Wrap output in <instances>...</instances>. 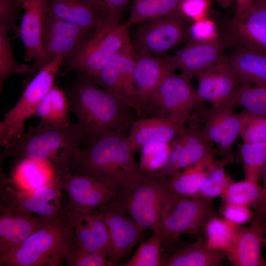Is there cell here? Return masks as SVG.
<instances>
[{
    "mask_svg": "<svg viewBox=\"0 0 266 266\" xmlns=\"http://www.w3.org/2000/svg\"><path fill=\"white\" fill-rule=\"evenodd\" d=\"M126 132H107L89 142L62 150L52 162L57 170L90 175L116 193L124 179L139 168Z\"/></svg>",
    "mask_w": 266,
    "mask_h": 266,
    "instance_id": "1",
    "label": "cell"
},
{
    "mask_svg": "<svg viewBox=\"0 0 266 266\" xmlns=\"http://www.w3.org/2000/svg\"><path fill=\"white\" fill-rule=\"evenodd\" d=\"M65 93L69 109L89 142L108 132H126L137 119L130 106L100 88L91 77L81 74Z\"/></svg>",
    "mask_w": 266,
    "mask_h": 266,
    "instance_id": "2",
    "label": "cell"
},
{
    "mask_svg": "<svg viewBox=\"0 0 266 266\" xmlns=\"http://www.w3.org/2000/svg\"><path fill=\"white\" fill-rule=\"evenodd\" d=\"M67 204L59 216L0 257V266H59L73 241Z\"/></svg>",
    "mask_w": 266,
    "mask_h": 266,
    "instance_id": "3",
    "label": "cell"
},
{
    "mask_svg": "<svg viewBox=\"0 0 266 266\" xmlns=\"http://www.w3.org/2000/svg\"><path fill=\"white\" fill-rule=\"evenodd\" d=\"M167 178L139 168L128 175L116 191V200L129 216L152 233L160 230L163 208L172 194Z\"/></svg>",
    "mask_w": 266,
    "mask_h": 266,
    "instance_id": "4",
    "label": "cell"
},
{
    "mask_svg": "<svg viewBox=\"0 0 266 266\" xmlns=\"http://www.w3.org/2000/svg\"><path fill=\"white\" fill-rule=\"evenodd\" d=\"M87 141L77 123L61 127L40 121L30 127L20 137L7 142L0 154V163L8 156L20 157L34 162L51 163L65 149L79 146Z\"/></svg>",
    "mask_w": 266,
    "mask_h": 266,
    "instance_id": "5",
    "label": "cell"
},
{
    "mask_svg": "<svg viewBox=\"0 0 266 266\" xmlns=\"http://www.w3.org/2000/svg\"><path fill=\"white\" fill-rule=\"evenodd\" d=\"M125 22L106 20L95 29L77 52L67 59V70L94 78L114 55L131 44Z\"/></svg>",
    "mask_w": 266,
    "mask_h": 266,
    "instance_id": "6",
    "label": "cell"
},
{
    "mask_svg": "<svg viewBox=\"0 0 266 266\" xmlns=\"http://www.w3.org/2000/svg\"><path fill=\"white\" fill-rule=\"evenodd\" d=\"M212 200L172 193L161 215L160 231L163 245L177 243L184 234L202 233L208 222L216 215Z\"/></svg>",
    "mask_w": 266,
    "mask_h": 266,
    "instance_id": "7",
    "label": "cell"
},
{
    "mask_svg": "<svg viewBox=\"0 0 266 266\" xmlns=\"http://www.w3.org/2000/svg\"><path fill=\"white\" fill-rule=\"evenodd\" d=\"M65 57L59 56L41 68L25 86L16 104L5 114L0 122V145L20 137L25 132L26 120L33 116L42 100L54 85Z\"/></svg>",
    "mask_w": 266,
    "mask_h": 266,
    "instance_id": "8",
    "label": "cell"
},
{
    "mask_svg": "<svg viewBox=\"0 0 266 266\" xmlns=\"http://www.w3.org/2000/svg\"><path fill=\"white\" fill-rule=\"evenodd\" d=\"M203 106L191 79L182 73L173 72L164 80L156 92L148 107V115L186 123Z\"/></svg>",
    "mask_w": 266,
    "mask_h": 266,
    "instance_id": "9",
    "label": "cell"
},
{
    "mask_svg": "<svg viewBox=\"0 0 266 266\" xmlns=\"http://www.w3.org/2000/svg\"><path fill=\"white\" fill-rule=\"evenodd\" d=\"M92 31L48 15L41 53L30 66V71L23 81V86L56 57L62 56L67 60L73 56L91 35Z\"/></svg>",
    "mask_w": 266,
    "mask_h": 266,
    "instance_id": "10",
    "label": "cell"
},
{
    "mask_svg": "<svg viewBox=\"0 0 266 266\" xmlns=\"http://www.w3.org/2000/svg\"><path fill=\"white\" fill-rule=\"evenodd\" d=\"M187 21L176 13L144 22L131 42L134 52H149L160 57L179 44L189 41Z\"/></svg>",
    "mask_w": 266,
    "mask_h": 266,
    "instance_id": "11",
    "label": "cell"
},
{
    "mask_svg": "<svg viewBox=\"0 0 266 266\" xmlns=\"http://www.w3.org/2000/svg\"><path fill=\"white\" fill-rule=\"evenodd\" d=\"M219 35L229 48L240 46L266 54V0H253Z\"/></svg>",
    "mask_w": 266,
    "mask_h": 266,
    "instance_id": "12",
    "label": "cell"
},
{
    "mask_svg": "<svg viewBox=\"0 0 266 266\" xmlns=\"http://www.w3.org/2000/svg\"><path fill=\"white\" fill-rule=\"evenodd\" d=\"M61 177L62 188L67 195V208L82 215L117 199L113 189L88 175L68 170H55Z\"/></svg>",
    "mask_w": 266,
    "mask_h": 266,
    "instance_id": "13",
    "label": "cell"
},
{
    "mask_svg": "<svg viewBox=\"0 0 266 266\" xmlns=\"http://www.w3.org/2000/svg\"><path fill=\"white\" fill-rule=\"evenodd\" d=\"M191 121L183 133L170 143L166 162L162 169L157 171L160 175L168 177L213 156L203 127L196 121Z\"/></svg>",
    "mask_w": 266,
    "mask_h": 266,
    "instance_id": "14",
    "label": "cell"
},
{
    "mask_svg": "<svg viewBox=\"0 0 266 266\" xmlns=\"http://www.w3.org/2000/svg\"><path fill=\"white\" fill-rule=\"evenodd\" d=\"M98 208L103 215L110 235L112 251L108 266L120 265L139 242L144 229L129 216L117 200Z\"/></svg>",
    "mask_w": 266,
    "mask_h": 266,
    "instance_id": "15",
    "label": "cell"
},
{
    "mask_svg": "<svg viewBox=\"0 0 266 266\" xmlns=\"http://www.w3.org/2000/svg\"><path fill=\"white\" fill-rule=\"evenodd\" d=\"M197 77L198 95L201 101L208 102L212 107L223 105L234 107L236 95L244 85L229 66L221 63L203 71Z\"/></svg>",
    "mask_w": 266,
    "mask_h": 266,
    "instance_id": "16",
    "label": "cell"
},
{
    "mask_svg": "<svg viewBox=\"0 0 266 266\" xmlns=\"http://www.w3.org/2000/svg\"><path fill=\"white\" fill-rule=\"evenodd\" d=\"M52 220L1 202L0 257L20 245L32 233Z\"/></svg>",
    "mask_w": 266,
    "mask_h": 266,
    "instance_id": "17",
    "label": "cell"
},
{
    "mask_svg": "<svg viewBox=\"0 0 266 266\" xmlns=\"http://www.w3.org/2000/svg\"><path fill=\"white\" fill-rule=\"evenodd\" d=\"M266 234V211L254 212L249 226H239L234 243L226 253L232 265L266 266L261 255Z\"/></svg>",
    "mask_w": 266,
    "mask_h": 266,
    "instance_id": "18",
    "label": "cell"
},
{
    "mask_svg": "<svg viewBox=\"0 0 266 266\" xmlns=\"http://www.w3.org/2000/svg\"><path fill=\"white\" fill-rule=\"evenodd\" d=\"M176 68L167 57L135 52L134 79L139 100L148 115L149 104L164 80Z\"/></svg>",
    "mask_w": 266,
    "mask_h": 266,
    "instance_id": "19",
    "label": "cell"
},
{
    "mask_svg": "<svg viewBox=\"0 0 266 266\" xmlns=\"http://www.w3.org/2000/svg\"><path fill=\"white\" fill-rule=\"evenodd\" d=\"M228 48L227 44L219 35L212 41H188L178 52L167 58L176 68H180L191 80L219 64L223 52Z\"/></svg>",
    "mask_w": 266,
    "mask_h": 266,
    "instance_id": "20",
    "label": "cell"
},
{
    "mask_svg": "<svg viewBox=\"0 0 266 266\" xmlns=\"http://www.w3.org/2000/svg\"><path fill=\"white\" fill-rule=\"evenodd\" d=\"M233 108L223 105L210 109L206 113L203 128L209 140L215 144L228 163L234 160L233 146L240 135L242 126L241 113H235Z\"/></svg>",
    "mask_w": 266,
    "mask_h": 266,
    "instance_id": "21",
    "label": "cell"
},
{
    "mask_svg": "<svg viewBox=\"0 0 266 266\" xmlns=\"http://www.w3.org/2000/svg\"><path fill=\"white\" fill-rule=\"evenodd\" d=\"M185 123L165 117L137 118L130 127L128 140L134 153L153 142L170 144L183 133Z\"/></svg>",
    "mask_w": 266,
    "mask_h": 266,
    "instance_id": "22",
    "label": "cell"
},
{
    "mask_svg": "<svg viewBox=\"0 0 266 266\" xmlns=\"http://www.w3.org/2000/svg\"><path fill=\"white\" fill-rule=\"evenodd\" d=\"M49 0H30L24 8L19 34L24 43L26 62L34 60L40 55Z\"/></svg>",
    "mask_w": 266,
    "mask_h": 266,
    "instance_id": "23",
    "label": "cell"
},
{
    "mask_svg": "<svg viewBox=\"0 0 266 266\" xmlns=\"http://www.w3.org/2000/svg\"><path fill=\"white\" fill-rule=\"evenodd\" d=\"M220 63L229 66L243 85L266 83V54L236 46Z\"/></svg>",
    "mask_w": 266,
    "mask_h": 266,
    "instance_id": "24",
    "label": "cell"
},
{
    "mask_svg": "<svg viewBox=\"0 0 266 266\" xmlns=\"http://www.w3.org/2000/svg\"><path fill=\"white\" fill-rule=\"evenodd\" d=\"M0 198L1 202L15 206L25 211L51 220L56 219L66 204L47 203L37 198L31 189L13 187L10 180L0 172Z\"/></svg>",
    "mask_w": 266,
    "mask_h": 266,
    "instance_id": "25",
    "label": "cell"
},
{
    "mask_svg": "<svg viewBox=\"0 0 266 266\" xmlns=\"http://www.w3.org/2000/svg\"><path fill=\"white\" fill-rule=\"evenodd\" d=\"M48 14L91 30L109 20L88 0H49Z\"/></svg>",
    "mask_w": 266,
    "mask_h": 266,
    "instance_id": "26",
    "label": "cell"
},
{
    "mask_svg": "<svg viewBox=\"0 0 266 266\" xmlns=\"http://www.w3.org/2000/svg\"><path fill=\"white\" fill-rule=\"evenodd\" d=\"M191 243L179 247L171 256L164 258L162 266H220L227 257L222 251L210 249L203 233Z\"/></svg>",
    "mask_w": 266,
    "mask_h": 266,
    "instance_id": "27",
    "label": "cell"
},
{
    "mask_svg": "<svg viewBox=\"0 0 266 266\" xmlns=\"http://www.w3.org/2000/svg\"><path fill=\"white\" fill-rule=\"evenodd\" d=\"M215 160L211 156L167 177V185L174 194L192 197L199 191Z\"/></svg>",
    "mask_w": 266,
    "mask_h": 266,
    "instance_id": "28",
    "label": "cell"
},
{
    "mask_svg": "<svg viewBox=\"0 0 266 266\" xmlns=\"http://www.w3.org/2000/svg\"><path fill=\"white\" fill-rule=\"evenodd\" d=\"M69 110L65 92L54 85L40 102L33 115L49 124L64 127L72 124L69 117Z\"/></svg>",
    "mask_w": 266,
    "mask_h": 266,
    "instance_id": "29",
    "label": "cell"
},
{
    "mask_svg": "<svg viewBox=\"0 0 266 266\" xmlns=\"http://www.w3.org/2000/svg\"><path fill=\"white\" fill-rule=\"evenodd\" d=\"M220 197L224 202L252 207L254 212L266 211V190L258 182L233 181Z\"/></svg>",
    "mask_w": 266,
    "mask_h": 266,
    "instance_id": "30",
    "label": "cell"
},
{
    "mask_svg": "<svg viewBox=\"0 0 266 266\" xmlns=\"http://www.w3.org/2000/svg\"><path fill=\"white\" fill-rule=\"evenodd\" d=\"M180 0H135L126 22L132 25L161 17L179 13Z\"/></svg>",
    "mask_w": 266,
    "mask_h": 266,
    "instance_id": "31",
    "label": "cell"
},
{
    "mask_svg": "<svg viewBox=\"0 0 266 266\" xmlns=\"http://www.w3.org/2000/svg\"><path fill=\"white\" fill-rule=\"evenodd\" d=\"M239 226L223 217L214 216L204 229L207 245L211 249L226 254L234 243Z\"/></svg>",
    "mask_w": 266,
    "mask_h": 266,
    "instance_id": "32",
    "label": "cell"
},
{
    "mask_svg": "<svg viewBox=\"0 0 266 266\" xmlns=\"http://www.w3.org/2000/svg\"><path fill=\"white\" fill-rule=\"evenodd\" d=\"M228 164L227 161L223 158L215 160L198 192L192 198L213 200L221 196L233 181L225 170Z\"/></svg>",
    "mask_w": 266,
    "mask_h": 266,
    "instance_id": "33",
    "label": "cell"
},
{
    "mask_svg": "<svg viewBox=\"0 0 266 266\" xmlns=\"http://www.w3.org/2000/svg\"><path fill=\"white\" fill-rule=\"evenodd\" d=\"M245 179L258 182L266 162V142L245 143L240 146Z\"/></svg>",
    "mask_w": 266,
    "mask_h": 266,
    "instance_id": "34",
    "label": "cell"
},
{
    "mask_svg": "<svg viewBox=\"0 0 266 266\" xmlns=\"http://www.w3.org/2000/svg\"><path fill=\"white\" fill-rule=\"evenodd\" d=\"M163 243L161 232L153 233L151 236L141 242L134 254L129 260L119 266H162L164 258L162 256Z\"/></svg>",
    "mask_w": 266,
    "mask_h": 266,
    "instance_id": "35",
    "label": "cell"
},
{
    "mask_svg": "<svg viewBox=\"0 0 266 266\" xmlns=\"http://www.w3.org/2000/svg\"><path fill=\"white\" fill-rule=\"evenodd\" d=\"M10 31L0 27V90L2 91L5 81L15 74H28L30 66L20 64L15 60L12 52L11 40L8 35Z\"/></svg>",
    "mask_w": 266,
    "mask_h": 266,
    "instance_id": "36",
    "label": "cell"
},
{
    "mask_svg": "<svg viewBox=\"0 0 266 266\" xmlns=\"http://www.w3.org/2000/svg\"><path fill=\"white\" fill-rule=\"evenodd\" d=\"M251 114L266 116V83L242 86L234 101Z\"/></svg>",
    "mask_w": 266,
    "mask_h": 266,
    "instance_id": "37",
    "label": "cell"
},
{
    "mask_svg": "<svg viewBox=\"0 0 266 266\" xmlns=\"http://www.w3.org/2000/svg\"><path fill=\"white\" fill-rule=\"evenodd\" d=\"M82 215L90 228L99 251L108 259L111 254L112 245L109 229L102 213L97 208Z\"/></svg>",
    "mask_w": 266,
    "mask_h": 266,
    "instance_id": "38",
    "label": "cell"
},
{
    "mask_svg": "<svg viewBox=\"0 0 266 266\" xmlns=\"http://www.w3.org/2000/svg\"><path fill=\"white\" fill-rule=\"evenodd\" d=\"M141 155L139 168L144 171L156 172L165 166L170 151V144L153 142L141 148Z\"/></svg>",
    "mask_w": 266,
    "mask_h": 266,
    "instance_id": "39",
    "label": "cell"
},
{
    "mask_svg": "<svg viewBox=\"0 0 266 266\" xmlns=\"http://www.w3.org/2000/svg\"><path fill=\"white\" fill-rule=\"evenodd\" d=\"M240 135L245 143L266 142V116L254 115L244 110Z\"/></svg>",
    "mask_w": 266,
    "mask_h": 266,
    "instance_id": "40",
    "label": "cell"
},
{
    "mask_svg": "<svg viewBox=\"0 0 266 266\" xmlns=\"http://www.w3.org/2000/svg\"><path fill=\"white\" fill-rule=\"evenodd\" d=\"M64 262L67 266H108V258L103 254L71 245L64 256Z\"/></svg>",
    "mask_w": 266,
    "mask_h": 266,
    "instance_id": "41",
    "label": "cell"
},
{
    "mask_svg": "<svg viewBox=\"0 0 266 266\" xmlns=\"http://www.w3.org/2000/svg\"><path fill=\"white\" fill-rule=\"evenodd\" d=\"M189 41L208 42L219 36L215 22L208 17L192 22L189 27Z\"/></svg>",
    "mask_w": 266,
    "mask_h": 266,
    "instance_id": "42",
    "label": "cell"
},
{
    "mask_svg": "<svg viewBox=\"0 0 266 266\" xmlns=\"http://www.w3.org/2000/svg\"><path fill=\"white\" fill-rule=\"evenodd\" d=\"M210 0H180L179 13L192 22L207 17Z\"/></svg>",
    "mask_w": 266,
    "mask_h": 266,
    "instance_id": "43",
    "label": "cell"
},
{
    "mask_svg": "<svg viewBox=\"0 0 266 266\" xmlns=\"http://www.w3.org/2000/svg\"><path fill=\"white\" fill-rule=\"evenodd\" d=\"M220 212L224 218L239 226L250 222L254 215V212L250 207L228 202H224Z\"/></svg>",
    "mask_w": 266,
    "mask_h": 266,
    "instance_id": "44",
    "label": "cell"
},
{
    "mask_svg": "<svg viewBox=\"0 0 266 266\" xmlns=\"http://www.w3.org/2000/svg\"><path fill=\"white\" fill-rule=\"evenodd\" d=\"M107 19L119 22L121 15L129 0H88Z\"/></svg>",
    "mask_w": 266,
    "mask_h": 266,
    "instance_id": "45",
    "label": "cell"
},
{
    "mask_svg": "<svg viewBox=\"0 0 266 266\" xmlns=\"http://www.w3.org/2000/svg\"><path fill=\"white\" fill-rule=\"evenodd\" d=\"M22 6L17 0H0V27L19 33L16 24V18L19 8Z\"/></svg>",
    "mask_w": 266,
    "mask_h": 266,
    "instance_id": "46",
    "label": "cell"
},
{
    "mask_svg": "<svg viewBox=\"0 0 266 266\" xmlns=\"http://www.w3.org/2000/svg\"><path fill=\"white\" fill-rule=\"evenodd\" d=\"M253 0H235L237 3L235 14L240 13Z\"/></svg>",
    "mask_w": 266,
    "mask_h": 266,
    "instance_id": "47",
    "label": "cell"
},
{
    "mask_svg": "<svg viewBox=\"0 0 266 266\" xmlns=\"http://www.w3.org/2000/svg\"><path fill=\"white\" fill-rule=\"evenodd\" d=\"M220 4L223 7H227L231 5L235 0H214Z\"/></svg>",
    "mask_w": 266,
    "mask_h": 266,
    "instance_id": "48",
    "label": "cell"
},
{
    "mask_svg": "<svg viewBox=\"0 0 266 266\" xmlns=\"http://www.w3.org/2000/svg\"><path fill=\"white\" fill-rule=\"evenodd\" d=\"M263 188L266 190V162L264 171V186Z\"/></svg>",
    "mask_w": 266,
    "mask_h": 266,
    "instance_id": "49",
    "label": "cell"
},
{
    "mask_svg": "<svg viewBox=\"0 0 266 266\" xmlns=\"http://www.w3.org/2000/svg\"><path fill=\"white\" fill-rule=\"evenodd\" d=\"M19 4L24 8L30 0H17Z\"/></svg>",
    "mask_w": 266,
    "mask_h": 266,
    "instance_id": "50",
    "label": "cell"
},
{
    "mask_svg": "<svg viewBox=\"0 0 266 266\" xmlns=\"http://www.w3.org/2000/svg\"><path fill=\"white\" fill-rule=\"evenodd\" d=\"M263 246L266 248V236L264 239Z\"/></svg>",
    "mask_w": 266,
    "mask_h": 266,
    "instance_id": "51",
    "label": "cell"
}]
</instances>
